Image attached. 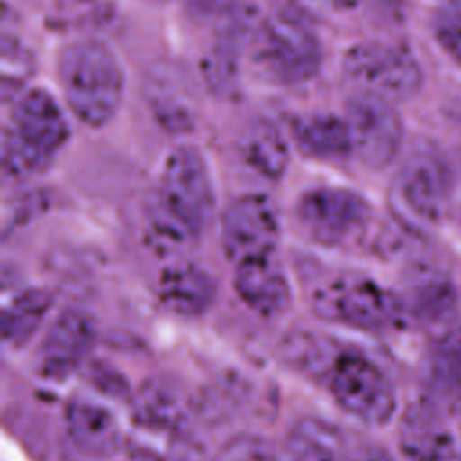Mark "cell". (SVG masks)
Here are the masks:
<instances>
[{"label":"cell","instance_id":"obj_15","mask_svg":"<svg viewBox=\"0 0 461 461\" xmlns=\"http://www.w3.org/2000/svg\"><path fill=\"white\" fill-rule=\"evenodd\" d=\"M234 288L240 299L263 317L283 313L292 299L288 277L274 254L236 263Z\"/></svg>","mask_w":461,"mask_h":461},{"label":"cell","instance_id":"obj_26","mask_svg":"<svg viewBox=\"0 0 461 461\" xmlns=\"http://www.w3.org/2000/svg\"><path fill=\"white\" fill-rule=\"evenodd\" d=\"M214 461H283L281 454L263 438L258 436H236L229 439Z\"/></svg>","mask_w":461,"mask_h":461},{"label":"cell","instance_id":"obj_23","mask_svg":"<svg viewBox=\"0 0 461 461\" xmlns=\"http://www.w3.org/2000/svg\"><path fill=\"white\" fill-rule=\"evenodd\" d=\"M52 306L43 288H27L13 297L2 313V340L7 348H22L38 331Z\"/></svg>","mask_w":461,"mask_h":461},{"label":"cell","instance_id":"obj_1","mask_svg":"<svg viewBox=\"0 0 461 461\" xmlns=\"http://www.w3.org/2000/svg\"><path fill=\"white\" fill-rule=\"evenodd\" d=\"M214 184L205 157L194 146H176L166 158L151 203L149 227L160 249L194 243L211 221Z\"/></svg>","mask_w":461,"mask_h":461},{"label":"cell","instance_id":"obj_31","mask_svg":"<svg viewBox=\"0 0 461 461\" xmlns=\"http://www.w3.org/2000/svg\"><path fill=\"white\" fill-rule=\"evenodd\" d=\"M128 461H166V459L158 457V456H157V454H153V452L144 450V452H137V454H133Z\"/></svg>","mask_w":461,"mask_h":461},{"label":"cell","instance_id":"obj_17","mask_svg":"<svg viewBox=\"0 0 461 461\" xmlns=\"http://www.w3.org/2000/svg\"><path fill=\"white\" fill-rule=\"evenodd\" d=\"M241 166L261 182H279L288 166V144L283 131L268 119L250 121L240 135Z\"/></svg>","mask_w":461,"mask_h":461},{"label":"cell","instance_id":"obj_32","mask_svg":"<svg viewBox=\"0 0 461 461\" xmlns=\"http://www.w3.org/2000/svg\"><path fill=\"white\" fill-rule=\"evenodd\" d=\"M146 2H149V4H162V2H166V0H146Z\"/></svg>","mask_w":461,"mask_h":461},{"label":"cell","instance_id":"obj_3","mask_svg":"<svg viewBox=\"0 0 461 461\" xmlns=\"http://www.w3.org/2000/svg\"><path fill=\"white\" fill-rule=\"evenodd\" d=\"M250 61L274 85H301L315 77L322 61L319 34L295 5L281 7L258 22L250 41Z\"/></svg>","mask_w":461,"mask_h":461},{"label":"cell","instance_id":"obj_6","mask_svg":"<svg viewBox=\"0 0 461 461\" xmlns=\"http://www.w3.org/2000/svg\"><path fill=\"white\" fill-rule=\"evenodd\" d=\"M315 313L330 322L382 331L396 326L405 312L403 301L378 281L346 274L315 288L312 295Z\"/></svg>","mask_w":461,"mask_h":461},{"label":"cell","instance_id":"obj_21","mask_svg":"<svg viewBox=\"0 0 461 461\" xmlns=\"http://www.w3.org/2000/svg\"><path fill=\"white\" fill-rule=\"evenodd\" d=\"M340 430L321 418H301L286 434L283 461H348Z\"/></svg>","mask_w":461,"mask_h":461},{"label":"cell","instance_id":"obj_18","mask_svg":"<svg viewBox=\"0 0 461 461\" xmlns=\"http://www.w3.org/2000/svg\"><path fill=\"white\" fill-rule=\"evenodd\" d=\"M214 277L194 263H175L158 281V299L173 313L194 317L205 313L216 301Z\"/></svg>","mask_w":461,"mask_h":461},{"label":"cell","instance_id":"obj_20","mask_svg":"<svg viewBox=\"0 0 461 461\" xmlns=\"http://www.w3.org/2000/svg\"><path fill=\"white\" fill-rule=\"evenodd\" d=\"M292 139L301 153L317 160H340L353 153L346 119L333 113H306L292 122Z\"/></svg>","mask_w":461,"mask_h":461},{"label":"cell","instance_id":"obj_4","mask_svg":"<svg viewBox=\"0 0 461 461\" xmlns=\"http://www.w3.org/2000/svg\"><path fill=\"white\" fill-rule=\"evenodd\" d=\"M68 137V121L58 101L41 88L25 92L16 99L11 122L4 130L5 173L27 176L45 169Z\"/></svg>","mask_w":461,"mask_h":461},{"label":"cell","instance_id":"obj_22","mask_svg":"<svg viewBox=\"0 0 461 461\" xmlns=\"http://www.w3.org/2000/svg\"><path fill=\"white\" fill-rule=\"evenodd\" d=\"M135 414L148 427L175 430L187 418V398L173 382L153 378L139 389Z\"/></svg>","mask_w":461,"mask_h":461},{"label":"cell","instance_id":"obj_25","mask_svg":"<svg viewBox=\"0 0 461 461\" xmlns=\"http://www.w3.org/2000/svg\"><path fill=\"white\" fill-rule=\"evenodd\" d=\"M31 61L27 50L13 38L2 40V90L4 97L16 94L29 76Z\"/></svg>","mask_w":461,"mask_h":461},{"label":"cell","instance_id":"obj_29","mask_svg":"<svg viewBox=\"0 0 461 461\" xmlns=\"http://www.w3.org/2000/svg\"><path fill=\"white\" fill-rule=\"evenodd\" d=\"M348 461H394V457L380 445H362L349 452Z\"/></svg>","mask_w":461,"mask_h":461},{"label":"cell","instance_id":"obj_24","mask_svg":"<svg viewBox=\"0 0 461 461\" xmlns=\"http://www.w3.org/2000/svg\"><path fill=\"white\" fill-rule=\"evenodd\" d=\"M457 292L454 283L438 270H423L409 290V308L425 322H445L454 315Z\"/></svg>","mask_w":461,"mask_h":461},{"label":"cell","instance_id":"obj_5","mask_svg":"<svg viewBox=\"0 0 461 461\" xmlns=\"http://www.w3.org/2000/svg\"><path fill=\"white\" fill-rule=\"evenodd\" d=\"M454 187L452 167L436 146L418 144L396 171L391 198L403 223L432 227L445 216Z\"/></svg>","mask_w":461,"mask_h":461},{"label":"cell","instance_id":"obj_14","mask_svg":"<svg viewBox=\"0 0 461 461\" xmlns=\"http://www.w3.org/2000/svg\"><path fill=\"white\" fill-rule=\"evenodd\" d=\"M436 405H409L400 421L398 443L403 461H461V447Z\"/></svg>","mask_w":461,"mask_h":461},{"label":"cell","instance_id":"obj_16","mask_svg":"<svg viewBox=\"0 0 461 461\" xmlns=\"http://www.w3.org/2000/svg\"><path fill=\"white\" fill-rule=\"evenodd\" d=\"M65 427L74 447L88 457H110L122 447L117 418L104 405L74 396L65 405Z\"/></svg>","mask_w":461,"mask_h":461},{"label":"cell","instance_id":"obj_30","mask_svg":"<svg viewBox=\"0 0 461 461\" xmlns=\"http://www.w3.org/2000/svg\"><path fill=\"white\" fill-rule=\"evenodd\" d=\"M306 2L330 11H346V9H353L360 0H306Z\"/></svg>","mask_w":461,"mask_h":461},{"label":"cell","instance_id":"obj_19","mask_svg":"<svg viewBox=\"0 0 461 461\" xmlns=\"http://www.w3.org/2000/svg\"><path fill=\"white\" fill-rule=\"evenodd\" d=\"M429 402L441 412L461 411V328L441 333L427 360Z\"/></svg>","mask_w":461,"mask_h":461},{"label":"cell","instance_id":"obj_7","mask_svg":"<svg viewBox=\"0 0 461 461\" xmlns=\"http://www.w3.org/2000/svg\"><path fill=\"white\" fill-rule=\"evenodd\" d=\"M342 74L357 94L389 103L411 99L423 83V72L412 52L387 41H364L351 47L342 61Z\"/></svg>","mask_w":461,"mask_h":461},{"label":"cell","instance_id":"obj_13","mask_svg":"<svg viewBox=\"0 0 461 461\" xmlns=\"http://www.w3.org/2000/svg\"><path fill=\"white\" fill-rule=\"evenodd\" d=\"M250 7H236L216 34L209 54L203 58L202 72L209 88L223 97H232L240 90V63L243 50L250 45L256 23Z\"/></svg>","mask_w":461,"mask_h":461},{"label":"cell","instance_id":"obj_12","mask_svg":"<svg viewBox=\"0 0 461 461\" xmlns=\"http://www.w3.org/2000/svg\"><path fill=\"white\" fill-rule=\"evenodd\" d=\"M94 319L77 308L63 310L47 328L34 357V367L45 380L61 382L81 367L95 344Z\"/></svg>","mask_w":461,"mask_h":461},{"label":"cell","instance_id":"obj_10","mask_svg":"<svg viewBox=\"0 0 461 461\" xmlns=\"http://www.w3.org/2000/svg\"><path fill=\"white\" fill-rule=\"evenodd\" d=\"M346 122L351 133L353 153L369 167H387L398 155L403 140V124L393 103L355 94L346 106Z\"/></svg>","mask_w":461,"mask_h":461},{"label":"cell","instance_id":"obj_9","mask_svg":"<svg viewBox=\"0 0 461 461\" xmlns=\"http://www.w3.org/2000/svg\"><path fill=\"white\" fill-rule=\"evenodd\" d=\"M295 218L308 238L331 247L358 238L371 220V207L351 189L315 187L297 200Z\"/></svg>","mask_w":461,"mask_h":461},{"label":"cell","instance_id":"obj_11","mask_svg":"<svg viewBox=\"0 0 461 461\" xmlns=\"http://www.w3.org/2000/svg\"><path fill=\"white\" fill-rule=\"evenodd\" d=\"M221 247L229 259L274 254L279 238V216L265 194H243L232 200L221 214Z\"/></svg>","mask_w":461,"mask_h":461},{"label":"cell","instance_id":"obj_28","mask_svg":"<svg viewBox=\"0 0 461 461\" xmlns=\"http://www.w3.org/2000/svg\"><path fill=\"white\" fill-rule=\"evenodd\" d=\"M184 5L198 22H221L238 7V0H184Z\"/></svg>","mask_w":461,"mask_h":461},{"label":"cell","instance_id":"obj_27","mask_svg":"<svg viewBox=\"0 0 461 461\" xmlns=\"http://www.w3.org/2000/svg\"><path fill=\"white\" fill-rule=\"evenodd\" d=\"M430 27L439 47L461 65V9L454 5L438 9L432 14Z\"/></svg>","mask_w":461,"mask_h":461},{"label":"cell","instance_id":"obj_2","mask_svg":"<svg viewBox=\"0 0 461 461\" xmlns=\"http://www.w3.org/2000/svg\"><path fill=\"white\" fill-rule=\"evenodd\" d=\"M65 101L86 126L108 124L124 97V70L113 50L99 40L68 43L58 61Z\"/></svg>","mask_w":461,"mask_h":461},{"label":"cell","instance_id":"obj_8","mask_svg":"<svg viewBox=\"0 0 461 461\" xmlns=\"http://www.w3.org/2000/svg\"><path fill=\"white\" fill-rule=\"evenodd\" d=\"M330 391L337 405L369 427H382L396 412V393L384 369L357 349H340L330 367Z\"/></svg>","mask_w":461,"mask_h":461}]
</instances>
